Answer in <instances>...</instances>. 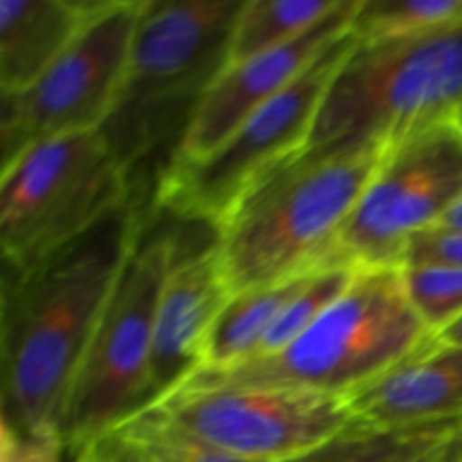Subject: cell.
Returning a JSON list of instances; mask_svg holds the SVG:
<instances>
[{
  "mask_svg": "<svg viewBox=\"0 0 462 462\" xmlns=\"http://www.w3.org/2000/svg\"><path fill=\"white\" fill-rule=\"evenodd\" d=\"M149 217L152 197L140 192L41 264L5 273L3 424L59 436L72 383Z\"/></svg>",
  "mask_w": 462,
  "mask_h": 462,
  "instance_id": "cell-1",
  "label": "cell"
},
{
  "mask_svg": "<svg viewBox=\"0 0 462 462\" xmlns=\"http://www.w3.org/2000/svg\"><path fill=\"white\" fill-rule=\"evenodd\" d=\"M382 143L307 152L271 176L215 230L230 291L273 284L343 260L338 239L374 171Z\"/></svg>",
  "mask_w": 462,
  "mask_h": 462,
  "instance_id": "cell-2",
  "label": "cell"
},
{
  "mask_svg": "<svg viewBox=\"0 0 462 462\" xmlns=\"http://www.w3.org/2000/svg\"><path fill=\"white\" fill-rule=\"evenodd\" d=\"M436 341L411 305L400 266H359L350 287L278 355L197 370L179 388H289L350 402Z\"/></svg>",
  "mask_w": 462,
  "mask_h": 462,
  "instance_id": "cell-3",
  "label": "cell"
},
{
  "mask_svg": "<svg viewBox=\"0 0 462 462\" xmlns=\"http://www.w3.org/2000/svg\"><path fill=\"white\" fill-rule=\"evenodd\" d=\"M242 0H143L117 102L99 131L135 180L179 147L203 95L228 66Z\"/></svg>",
  "mask_w": 462,
  "mask_h": 462,
  "instance_id": "cell-4",
  "label": "cell"
},
{
  "mask_svg": "<svg viewBox=\"0 0 462 462\" xmlns=\"http://www.w3.org/2000/svg\"><path fill=\"white\" fill-rule=\"evenodd\" d=\"M460 108L462 21L404 39L356 41L329 81L307 152L352 143L393 149L456 122Z\"/></svg>",
  "mask_w": 462,
  "mask_h": 462,
  "instance_id": "cell-5",
  "label": "cell"
},
{
  "mask_svg": "<svg viewBox=\"0 0 462 462\" xmlns=\"http://www.w3.org/2000/svg\"><path fill=\"white\" fill-rule=\"evenodd\" d=\"M143 183L102 131L30 144L3 165L0 244L7 273H23L70 246L134 201Z\"/></svg>",
  "mask_w": 462,
  "mask_h": 462,
  "instance_id": "cell-6",
  "label": "cell"
},
{
  "mask_svg": "<svg viewBox=\"0 0 462 462\" xmlns=\"http://www.w3.org/2000/svg\"><path fill=\"white\" fill-rule=\"evenodd\" d=\"M179 255V233L152 206L147 228L108 298L63 411L59 436L72 462L149 404L158 300Z\"/></svg>",
  "mask_w": 462,
  "mask_h": 462,
  "instance_id": "cell-7",
  "label": "cell"
},
{
  "mask_svg": "<svg viewBox=\"0 0 462 462\" xmlns=\"http://www.w3.org/2000/svg\"><path fill=\"white\" fill-rule=\"evenodd\" d=\"M355 43L350 30L338 36L212 156L197 162H167L158 170L152 206L179 221L208 226L212 233L221 228L248 194L307 152L329 81Z\"/></svg>",
  "mask_w": 462,
  "mask_h": 462,
  "instance_id": "cell-8",
  "label": "cell"
},
{
  "mask_svg": "<svg viewBox=\"0 0 462 462\" xmlns=\"http://www.w3.org/2000/svg\"><path fill=\"white\" fill-rule=\"evenodd\" d=\"M143 0H97L61 57L27 90L0 95L3 165L41 140L97 131L125 84Z\"/></svg>",
  "mask_w": 462,
  "mask_h": 462,
  "instance_id": "cell-9",
  "label": "cell"
},
{
  "mask_svg": "<svg viewBox=\"0 0 462 462\" xmlns=\"http://www.w3.org/2000/svg\"><path fill=\"white\" fill-rule=\"evenodd\" d=\"M462 197V129L431 126L388 149L338 239L355 266H400L406 242Z\"/></svg>",
  "mask_w": 462,
  "mask_h": 462,
  "instance_id": "cell-10",
  "label": "cell"
},
{
  "mask_svg": "<svg viewBox=\"0 0 462 462\" xmlns=\"http://www.w3.org/2000/svg\"><path fill=\"white\" fill-rule=\"evenodd\" d=\"M152 406L217 449L251 462H284L355 422L347 400L289 388H176Z\"/></svg>",
  "mask_w": 462,
  "mask_h": 462,
  "instance_id": "cell-11",
  "label": "cell"
},
{
  "mask_svg": "<svg viewBox=\"0 0 462 462\" xmlns=\"http://www.w3.org/2000/svg\"><path fill=\"white\" fill-rule=\"evenodd\" d=\"M356 7L359 0H346L338 12L293 43L226 66L203 95L170 161L197 162L212 156L253 113L287 90L329 43L350 30Z\"/></svg>",
  "mask_w": 462,
  "mask_h": 462,
  "instance_id": "cell-12",
  "label": "cell"
},
{
  "mask_svg": "<svg viewBox=\"0 0 462 462\" xmlns=\"http://www.w3.org/2000/svg\"><path fill=\"white\" fill-rule=\"evenodd\" d=\"M230 296L215 237L194 253L180 251L158 300L147 406L197 373L208 334Z\"/></svg>",
  "mask_w": 462,
  "mask_h": 462,
  "instance_id": "cell-13",
  "label": "cell"
},
{
  "mask_svg": "<svg viewBox=\"0 0 462 462\" xmlns=\"http://www.w3.org/2000/svg\"><path fill=\"white\" fill-rule=\"evenodd\" d=\"M350 409L368 427L462 424V347L436 338L352 397Z\"/></svg>",
  "mask_w": 462,
  "mask_h": 462,
  "instance_id": "cell-14",
  "label": "cell"
},
{
  "mask_svg": "<svg viewBox=\"0 0 462 462\" xmlns=\"http://www.w3.org/2000/svg\"><path fill=\"white\" fill-rule=\"evenodd\" d=\"M95 7L97 0H0V95L30 88Z\"/></svg>",
  "mask_w": 462,
  "mask_h": 462,
  "instance_id": "cell-15",
  "label": "cell"
},
{
  "mask_svg": "<svg viewBox=\"0 0 462 462\" xmlns=\"http://www.w3.org/2000/svg\"><path fill=\"white\" fill-rule=\"evenodd\" d=\"M311 273L233 293L208 334L199 370H226L251 359L280 311Z\"/></svg>",
  "mask_w": 462,
  "mask_h": 462,
  "instance_id": "cell-16",
  "label": "cell"
},
{
  "mask_svg": "<svg viewBox=\"0 0 462 462\" xmlns=\"http://www.w3.org/2000/svg\"><path fill=\"white\" fill-rule=\"evenodd\" d=\"M346 0H242L228 43V66L271 52L314 30Z\"/></svg>",
  "mask_w": 462,
  "mask_h": 462,
  "instance_id": "cell-17",
  "label": "cell"
},
{
  "mask_svg": "<svg viewBox=\"0 0 462 462\" xmlns=\"http://www.w3.org/2000/svg\"><path fill=\"white\" fill-rule=\"evenodd\" d=\"M462 424L382 429L352 422L314 449L284 462H418Z\"/></svg>",
  "mask_w": 462,
  "mask_h": 462,
  "instance_id": "cell-18",
  "label": "cell"
},
{
  "mask_svg": "<svg viewBox=\"0 0 462 462\" xmlns=\"http://www.w3.org/2000/svg\"><path fill=\"white\" fill-rule=\"evenodd\" d=\"M104 440L122 462H251L201 440L158 406H144Z\"/></svg>",
  "mask_w": 462,
  "mask_h": 462,
  "instance_id": "cell-19",
  "label": "cell"
},
{
  "mask_svg": "<svg viewBox=\"0 0 462 462\" xmlns=\"http://www.w3.org/2000/svg\"><path fill=\"white\" fill-rule=\"evenodd\" d=\"M462 21V0H359L350 32L359 43L427 34Z\"/></svg>",
  "mask_w": 462,
  "mask_h": 462,
  "instance_id": "cell-20",
  "label": "cell"
},
{
  "mask_svg": "<svg viewBox=\"0 0 462 462\" xmlns=\"http://www.w3.org/2000/svg\"><path fill=\"white\" fill-rule=\"evenodd\" d=\"M359 266H355L347 260L332 262V264L323 266L316 273H311L307 278V282L302 284L300 291L287 302L280 316L275 319V323L271 325L269 332L264 334L262 343L257 346L253 359H264V356L278 355L284 347L291 346L343 291L352 284ZM246 364V361H244ZM235 368V365H233Z\"/></svg>",
  "mask_w": 462,
  "mask_h": 462,
  "instance_id": "cell-21",
  "label": "cell"
},
{
  "mask_svg": "<svg viewBox=\"0 0 462 462\" xmlns=\"http://www.w3.org/2000/svg\"><path fill=\"white\" fill-rule=\"evenodd\" d=\"M400 269L411 305L436 337L462 319V269H451V266H400Z\"/></svg>",
  "mask_w": 462,
  "mask_h": 462,
  "instance_id": "cell-22",
  "label": "cell"
},
{
  "mask_svg": "<svg viewBox=\"0 0 462 462\" xmlns=\"http://www.w3.org/2000/svg\"><path fill=\"white\" fill-rule=\"evenodd\" d=\"M400 266H451L462 269V233L458 230L429 228L420 230L406 242Z\"/></svg>",
  "mask_w": 462,
  "mask_h": 462,
  "instance_id": "cell-23",
  "label": "cell"
},
{
  "mask_svg": "<svg viewBox=\"0 0 462 462\" xmlns=\"http://www.w3.org/2000/svg\"><path fill=\"white\" fill-rule=\"evenodd\" d=\"M0 462H72L59 436H30L3 424Z\"/></svg>",
  "mask_w": 462,
  "mask_h": 462,
  "instance_id": "cell-24",
  "label": "cell"
},
{
  "mask_svg": "<svg viewBox=\"0 0 462 462\" xmlns=\"http://www.w3.org/2000/svg\"><path fill=\"white\" fill-rule=\"evenodd\" d=\"M418 462H462V427L456 429Z\"/></svg>",
  "mask_w": 462,
  "mask_h": 462,
  "instance_id": "cell-25",
  "label": "cell"
},
{
  "mask_svg": "<svg viewBox=\"0 0 462 462\" xmlns=\"http://www.w3.org/2000/svg\"><path fill=\"white\" fill-rule=\"evenodd\" d=\"M75 462H122V460L117 458V454L113 451V447L108 445V440H99L97 445L86 449Z\"/></svg>",
  "mask_w": 462,
  "mask_h": 462,
  "instance_id": "cell-26",
  "label": "cell"
},
{
  "mask_svg": "<svg viewBox=\"0 0 462 462\" xmlns=\"http://www.w3.org/2000/svg\"><path fill=\"white\" fill-rule=\"evenodd\" d=\"M433 226H438V228H447V230H458V233H462V197L445 212V215L440 217V221Z\"/></svg>",
  "mask_w": 462,
  "mask_h": 462,
  "instance_id": "cell-27",
  "label": "cell"
},
{
  "mask_svg": "<svg viewBox=\"0 0 462 462\" xmlns=\"http://www.w3.org/2000/svg\"><path fill=\"white\" fill-rule=\"evenodd\" d=\"M436 338L440 343H447V346H460L462 347V319L456 320V323L449 325L447 329H442Z\"/></svg>",
  "mask_w": 462,
  "mask_h": 462,
  "instance_id": "cell-28",
  "label": "cell"
},
{
  "mask_svg": "<svg viewBox=\"0 0 462 462\" xmlns=\"http://www.w3.org/2000/svg\"><path fill=\"white\" fill-rule=\"evenodd\" d=\"M456 125H458V126H460V129H462V108H460L458 117H456Z\"/></svg>",
  "mask_w": 462,
  "mask_h": 462,
  "instance_id": "cell-29",
  "label": "cell"
}]
</instances>
